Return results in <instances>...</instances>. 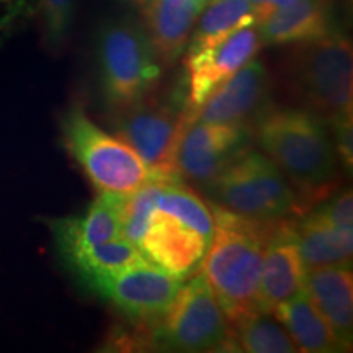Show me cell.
I'll use <instances>...</instances> for the list:
<instances>
[{
  "instance_id": "cell-27",
  "label": "cell",
  "mask_w": 353,
  "mask_h": 353,
  "mask_svg": "<svg viewBox=\"0 0 353 353\" xmlns=\"http://www.w3.org/2000/svg\"><path fill=\"white\" fill-rule=\"evenodd\" d=\"M319 211L324 218H327L337 228L353 232V198L350 190H345L341 195L335 196L334 200L325 203L322 208H319Z\"/></svg>"
},
{
  "instance_id": "cell-2",
  "label": "cell",
  "mask_w": 353,
  "mask_h": 353,
  "mask_svg": "<svg viewBox=\"0 0 353 353\" xmlns=\"http://www.w3.org/2000/svg\"><path fill=\"white\" fill-rule=\"evenodd\" d=\"M210 208L214 231L203 257L201 275L231 324L249 312L259 311L257 296L265 250L280 219L245 218L214 203Z\"/></svg>"
},
{
  "instance_id": "cell-31",
  "label": "cell",
  "mask_w": 353,
  "mask_h": 353,
  "mask_svg": "<svg viewBox=\"0 0 353 353\" xmlns=\"http://www.w3.org/2000/svg\"><path fill=\"white\" fill-rule=\"evenodd\" d=\"M0 2H8V0H0Z\"/></svg>"
},
{
  "instance_id": "cell-19",
  "label": "cell",
  "mask_w": 353,
  "mask_h": 353,
  "mask_svg": "<svg viewBox=\"0 0 353 353\" xmlns=\"http://www.w3.org/2000/svg\"><path fill=\"white\" fill-rule=\"evenodd\" d=\"M59 259L76 280L90 291H95L103 281L126 268L149 262L143 250L125 237L83 247L59 255Z\"/></svg>"
},
{
  "instance_id": "cell-12",
  "label": "cell",
  "mask_w": 353,
  "mask_h": 353,
  "mask_svg": "<svg viewBox=\"0 0 353 353\" xmlns=\"http://www.w3.org/2000/svg\"><path fill=\"white\" fill-rule=\"evenodd\" d=\"M262 46L259 25H249L231 33L218 44L185 56L188 74L187 108H196L219 83L254 59Z\"/></svg>"
},
{
  "instance_id": "cell-17",
  "label": "cell",
  "mask_w": 353,
  "mask_h": 353,
  "mask_svg": "<svg viewBox=\"0 0 353 353\" xmlns=\"http://www.w3.org/2000/svg\"><path fill=\"white\" fill-rule=\"evenodd\" d=\"M263 44H299L334 33L327 0H285L259 25Z\"/></svg>"
},
{
  "instance_id": "cell-25",
  "label": "cell",
  "mask_w": 353,
  "mask_h": 353,
  "mask_svg": "<svg viewBox=\"0 0 353 353\" xmlns=\"http://www.w3.org/2000/svg\"><path fill=\"white\" fill-rule=\"evenodd\" d=\"M164 180L167 179L151 176L138 190H134L130 195H125L121 211V237H125L131 244L139 247L143 241L157 210V196L161 193Z\"/></svg>"
},
{
  "instance_id": "cell-20",
  "label": "cell",
  "mask_w": 353,
  "mask_h": 353,
  "mask_svg": "<svg viewBox=\"0 0 353 353\" xmlns=\"http://www.w3.org/2000/svg\"><path fill=\"white\" fill-rule=\"evenodd\" d=\"M294 237L306 270L327 265L350 267L353 232L335 226L319 210L294 221Z\"/></svg>"
},
{
  "instance_id": "cell-1",
  "label": "cell",
  "mask_w": 353,
  "mask_h": 353,
  "mask_svg": "<svg viewBox=\"0 0 353 353\" xmlns=\"http://www.w3.org/2000/svg\"><path fill=\"white\" fill-rule=\"evenodd\" d=\"M262 151L283 172L303 211L335 192L339 152L319 114L311 110H268L255 125Z\"/></svg>"
},
{
  "instance_id": "cell-16",
  "label": "cell",
  "mask_w": 353,
  "mask_h": 353,
  "mask_svg": "<svg viewBox=\"0 0 353 353\" xmlns=\"http://www.w3.org/2000/svg\"><path fill=\"white\" fill-rule=\"evenodd\" d=\"M125 195L101 192L83 216L50 221L57 255L121 237Z\"/></svg>"
},
{
  "instance_id": "cell-10",
  "label": "cell",
  "mask_w": 353,
  "mask_h": 353,
  "mask_svg": "<svg viewBox=\"0 0 353 353\" xmlns=\"http://www.w3.org/2000/svg\"><path fill=\"white\" fill-rule=\"evenodd\" d=\"M270 87L268 69L254 57L219 83L196 108H187V113L192 120L210 125L250 128L270 110Z\"/></svg>"
},
{
  "instance_id": "cell-22",
  "label": "cell",
  "mask_w": 353,
  "mask_h": 353,
  "mask_svg": "<svg viewBox=\"0 0 353 353\" xmlns=\"http://www.w3.org/2000/svg\"><path fill=\"white\" fill-rule=\"evenodd\" d=\"M272 314L281 322L286 332L296 343L299 352H343L341 343L335 339L321 312L317 311L304 286L294 296L276 304Z\"/></svg>"
},
{
  "instance_id": "cell-21",
  "label": "cell",
  "mask_w": 353,
  "mask_h": 353,
  "mask_svg": "<svg viewBox=\"0 0 353 353\" xmlns=\"http://www.w3.org/2000/svg\"><path fill=\"white\" fill-rule=\"evenodd\" d=\"M275 7H263L250 0H213L203 8L187 44V54L205 50L249 25H260Z\"/></svg>"
},
{
  "instance_id": "cell-8",
  "label": "cell",
  "mask_w": 353,
  "mask_h": 353,
  "mask_svg": "<svg viewBox=\"0 0 353 353\" xmlns=\"http://www.w3.org/2000/svg\"><path fill=\"white\" fill-rule=\"evenodd\" d=\"M185 121L187 107L179 110L151 94L113 113L118 136L143 159L151 176L161 179L176 176L175 149Z\"/></svg>"
},
{
  "instance_id": "cell-5",
  "label": "cell",
  "mask_w": 353,
  "mask_h": 353,
  "mask_svg": "<svg viewBox=\"0 0 353 353\" xmlns=\"http://www.w3.org/2000/svg\"><path fill=\"white\" fill-rule=\"evenodd\" d=\"M205 188L214 205L245 218L304 214L293 185L263 152L244 151Z\"/></svg>"
},
{
  "instance_id": "cell-13",
  "label": "cell",
  "mask_w": 353,
  "mask_h": 353,
  "mask_svg": "<svg viewBox=\"0 0 353 353\" xmlns=\"http://www.w3.org/2000/svg\"><path fill=\"white\" fill-rule=\"evenodd\" d=\"M139 249L149 262L183 280L201 265L208 241L174 216L156 210Z\"/></svg>"
},
{
  "instance_id": "cell-4",
  "label": "cell",
  "mask_w": 353,
  "mask_h": 353,
  "mask_svg": "<svg viewBox=\"0 0 353 353\" xmlns=\"http://www.w3.org/2000/svg\"><path fill=\"white\" fill-rule=\"evenodd\" d=\"M294 95L329 123L352 117L353 52L341 33L299 43L288 57Z\"/></svg>"
},
{
  "instance_id": "cell-26",
  "label": "cell",
  "mask_w": 353,
  "mask_h": 353,
  "mask_svg": "<svg viewBox=\"0 0 353 353\" xmlns=\"http://www.w3.org/2000/svg\"><path fill=\"white\" fill-rule=\"evenodd\" d=\"M77 0H41L43 43L52 54H61L72 32Z\"/></svg>"
},
{
  "instance_id": "cell-14",
  "label": "cell",
  "mask_w": 353,
  "mask_h": 353,
  "mask_svg": "<svg viewBox=\"0 0 353 353\" xmlns=\"http://www.w3.org/2000/svg\"><path fill=\"white\" fill-rule=\"evenodd\" d=\"M304 275L306 268L294 237V221L283 218L278 221L265 250L257 296L259 311L272 312L276 304L294 296L303 290Z\"/></svg>"
},
{
  "instance_id": "cell-28",
  "label": "cell",
  "mask_w": 353,
  "mask_h": 353,
  "mask_svg": "<svg viewBox=\"0 0 353 353\" xmlns=\"http://www.w3.org/2000/svg\"><path fill=\"white\" fill-rule=\"evenodd\" d=\"M120 2L126 3V6L134 7V8H139V10L143 12L144 8H145V6H148V3H149V0H120Z\"/></svg>"
},
{
  "instance_id": "cell-7",
  "label": "cell",
  "mask_w": 353,
  "mask_h": 353,
  "mask_svg": "<svg viewBox=\"0 0 353 353\" xmlns=\"http://www.w3.org/2000/svg\"><path fill=\"white\" fill-rule=\"evenodd\" d=\"M152 342L179 352H236L231 324L201 273L176 291L170 307L154 327Z\"/></svg>"
},
{
  "instance_id": "cell-18",
  "label": "cell",
  "mask_w": 353,
  "mask_h": 353,
  "mask_svg": "<svg viewBox=\"0 0 353 353\" xmlns=\"http://www.w3.org/2000/svg\"><path fill=\"white\" fill-rule=\"evenodd\" d=\"M201 10L198 0H149L141 13L161 64L172 65L183 54Z\"/></svg>"
},
{
  "instance_id": "cell-29",
  "label": "cell",
  "mask_w": 353,
  "mask_h": 353,
  "mask_svg": "<svg viewBox=\"0 0 353 353\" xmlns=\"http://www.w3.org/2000/svg\"><path fill=\"white\" fill-rule=\"evenodd\" d=\"M250 2L257 3V6H263V7H276L280 3H283L285 0H250Z\"/></svg>"
},
{
  "instance_id": "cell-23",
  "label": "cell",
  "mask_w": 353,
  "mask_h": 353,
  "mask_svg": "<svg viewBox=\"0 0 353 353\" xmlns=\"http://www.w3.org/2000/svg\"><path fill=\"white\" fill-rule=\"evenodd\" d=\"M236 350L249 353H294L296 343L272 312L254 311L231 322Z\"/></svg>"
},
{
  "instance_id": "cell-6",
  "label": "cell",
  "mask_w": 353,
  "mask_h": 353,
  "mask_svg": "<svg viewBox=\"0 0 353 353\" xmlns=\"http://www.w3.org/2000/svg\"><path fill=\"white\" fill-rule=\"evenodd\" d=\"M61 136L70 157L100 192L130 195L151 179L134 149L97 126L81 105L61 117Z\"/></svg>"
},
{
  "instance_id": "cell-9",
  "label": "cell",
  "mask_w": 353,
  "mask_h": 353,
  "mask_svg": "<svg viewBox=\"0 0 353 353\" xmlns=\"http://www.w3.org/2000/svg\"><path fill=\"white\" fill-rule=\"evenodd\" d=\"M250 136V128L210 125L192 120L187 113L175 149L176 176L206 187L234 159L247 151Z\"/></svg>"
},
{
  "instance_id": "cell-11",
  "label": "cell",
  "mask_w": 353,
  "mask_h": 353,
  "mask_svg": "<svg viewBox=\"0 0 353 353\" xmlns=\"http://www.w3.org/2000/svg\"><path fill=\"white\" fill-rule=\"evenodd\" d=\"M180 286V278L145 262L108 278L95 293L107 298L128 319L138 322L143 327L154 329L170 307Z\"/></svg>"
},
{
  "instance_id": "cell-15",
  "label": "cell",
  "mask_w": 353,
  "mask_h": 353,
  "mask_svg": "<svg viewBox=\"0 0 353 353\" xmlns=\"http://www.w3.org/2000/svg\"><path fill=\"white\" fill-rule=\"evenodd\" d=\"M304 290L327 322L342 350H350L353 339V276L350 267L327 265L309 268Z\"/></svg>"
},
{
  "instance_id": "cell-3",
  "label": "cell",
  "mask_w": 353,
  "mask_h": 353,
  "mask_svg": "<svg viewBox=\"0 0 353 353\" xmlns=\"http://www.w3.org/2000/svg\"><path fill=\"white\" fill-rule=\"evenodd\" d=\"M95 57L101 95L112 113L151 94L161 77V61L144 25L128 17L100 25Z\"/></svg>"
},
{
  "instance_id": "cell-30",
  "label": "cell",
  "mask_w": 353,
  "mask_h": 353,
  "mask_svg": "<svg viewBox=\"0 0 353 353\" xmlns=\"http://www.w3.org/2000/svg\"><path fill=\"white\" fill-rule=\"evenodd\" d=\"M211 2H213V0H198V3H200L201 8H205V7L208 6V3H211Z\"/></svg>"
},
{
  "instance_id": "cell-24",
  "label": "cell",
  "mask_w": 353,
  "mask_h": 353,
  "mask_svg": "<svg viewBox=\"0 0 353 353\" xmlns=\"http://www.w3.org/2000/svg\"><path fill=\"white\" fill-rule=\"evenodd\" d=\"M157 210L195 229L210 244L214 231L213 211L196 192L180 182L179 176L164 180L157 196Z\"/></svg>"
}]
</instances>
